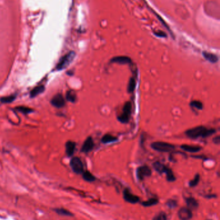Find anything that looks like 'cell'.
<instances>
[{"label": "cell", "instance_id": "e0dca14e", "mask_svg": "<svg viewBox=\"0 0 220 220\" xmlns=\"http://www.w3.org/2000/svg\"><path fill=\"white\" fill-rule=\"evenodd\" d=\"M117 140V137H116L114 136H112L109 134L105 135L103 137H102V139L101 140V142L105 144H109V143H112V142H115Z\"/></svg>", "mask_w": 220, "mask_h": 220}, {"label": "cell", "instance_id": "5b68a950", "mask_svg": "<svg viewBox=\"0 0 220 220\" xmlns=\"http://www.w3.org/2000/svg\"><path fill=\"white\" fill-rule=\"evenodd\" d=\"M70 166L73 171L76 174H81L83 172V164L78 157H73L72 158Z\"/></svg>", "mask_w": 220, "mask_h": 220}, {"label": "cell", "instance_id": "6da1fadb", "mask_svg": "<svg viewBox=\"0 0 220 220\" xmlns=\"http://www.w3.org/2000/svg\"><path fill=\"white\" fill-rule=\"evenodd\" d=\"M216 132L215 129H207L205 126H198L192 127L185 131L186 135L191 139H198L199 137L207 138L212 135Z\"/></svg>", "mask_w": 220, "mask_h": 220}, {"label": "cell", "instance_id": "ffe728a7", "mask_svg": "<svg viewBox=\"0 0 220 220\" xmlns=\"http://www.w3.org/2000/svg\"><path fill=\"white\" fill-rule=\"evenodd\" d=\"M136 80L134 79V78L131 77L129 82V85H128L127 88L128 92H129V93H132V92L134 91L136 88Z\"/></svg>", "mask_w": 220, "mask_h": 220}, {"label": "cell", "instance_id": "9c48e42d", "mask_svg": "<svg viewBox=\"0 0 220 220\" xmlns=\"http://www.w3.org/2000/svg\"><path fill=\"white\" fill-rule=\"evenodd\" d=\"M124 198L125 199V200L127 202H129L130 203H136L140 200V198H138L137 196L134 195L132 194L130 191L129 189H125V191H124Z\"/></svg>", "mask_w": 220, "mask_h": 220}, {"label": "cell", "instance_id": "44dd1931", "mask_svg": "<svg viewBox=\"0 0 220 220\" xmlns=\"http://www.w3.org/2000/svg\"><path fill=\"white\" fill-rule=\"evenodd\" d=\"M66 98L67 100L71 102H75L76 100V95L75 92L73 90H69L66 92Z\"/></svg>", "mask_w": 220, "mask_h": 220}, {"label": "cell", "instance_id": "277c9868", "mask_svg": "<svg viewBox=\"0 0 220 220\" xmlns=\"http://www.w3.org/2000/svg\"><path fill=\"white\" fill-rule=\"evenodd\" d=\"M132 110V104L129 101L126 102L124 107H123V113L117 117V120L123 124L128 123L129 121Z\"/></svg>", "mask_w": 220, "mask_h": 220}, {"label": "cell", "instance_id": "484cf974", "mask_svg": "<svg viewBox=\"0 0 220 220\" xmlns=\"http://www.w3.org/2000/svg\"><path fill=\"white\" fill-rule=\"evenodd\" d=\"M18 111L22 112V113H24V114H28L29 113H30V112L32 111V110L29 108V107H25V106H18L16 108Z\"/></svg>", "mask_w": 220, "mask_h": 220}, {"label": "cell", "instance_id": "2e32d148", "mask_svg": "<svg viewBox=\"0 0 220 220\" xmlns=\"http://www.w3.org/2000/svg\"><path fill=\"white\" fill-rule=\"evenodd\" d=\"M44 90H45L44 86H43V85L38 86L36 87H35V88L31 91H30V96L31 98H34L35 97H36L38 95H39L40 94L43 93Z\"/></svg>", "mask_w": 220, "mask_h": 220}, {"label": "cell", "instance_id": "8992f818", "mask_svg": "<svg viewBox=\"0 0 220 220\" xmlns=\"http://www.w3.org/2000/svg\"><path fill=\"white\" fill-rule=\"evenodd\" d=\"M151 174H152L151 169L147 166H140L138 167L136 170L137 178L139 179L140 180H144L145 178L150 176L151 175Z\"/></svg>", "mask_w": 220, "mask_h": 220}, {"label": "cell", "instance_id": "9a60e30c", "mask_svg": "<svg viewBox=\"0 0 220 220\" xmlns=\"http://www.w3.org/2000/svg\"><path fill=\"white\" fill-rule=\"evenodd\" d=\"M65 148H66V155L69 156H72L73 155L75 151L76 143L73 141H68L66 143Z\"/></svg>", "mask_w": 220, "mask_h": 220}, {"label": "cell", "instance_id": "ac0fdd59", "mask_svg": "<svg viewBox=\"0 0 220 220\" xmlns=\"http://www.w3.org/2000/svg\"><path fill=\"white\" fill-rule=\"evenodd\" d=\"M186 202H187V205L188 209H196L198 207V202L193 198H187Z\"/></svg>", "mask_w": 220, "mask_h": 220}, {"label": "cell", "instance_id": "d6986e66", "mask_svg": "<svg viewBox=\"0 0 220 220\" xmlns=\"http://www.w3.org/2000/svg\"><path fill=\"white\" fill-rule=\"evenodd\" d=\"M83 178L85 180H86V182H94L96 180V178L95 176L91 174L89 171H85L83 172Z\"/></svg>", "mask_w": 220, "mask_h": 220}, {"label": "cell", "instance_id": "7a4b0ae2", "mask_svg": "<svg viewBox=\"0 0 220 220\" xmlns=\"http://www.w3.org/2000/svg\"><path fill=\"white\" fill-rule=\"evenodd\" d=\"M75 56H76V53L73 52V51H71V52L65 55L63 57H61V59L59 61V62L56 67V70L58 71H61L65 69L66 68H67L70 65V64L73 61Z\"/></svg>", "mask_w": 220, "mask_h": 220}, {"label": "cell", "instance_id": "603a6c76", "mask_svg": "<svg viewBox=\"0 0 220 220\" xmlns=\"http://www.w3.org/2000/svg\"><path fill=\"white\" fill-rule=\"evenodd\" d=\"M157 203H158V200L157 199L152 198V199H150L149 200L143 202L142 205L145 207H150V206H152V205H156Z\"/></svg>", "mask_w": 220, "mask_h": 220}, {"label": "cell", "instance_id": "52a82bcc", "mask_svg": "<svg viewBox=\"0 0 220 220\" xmlns=\"http://www.w3.org/2000/svg\"><path fill=\"white\" fill-rule=\"evenodd\" d=\"M178 217L181 220H190L192 217L191 210L187 207L180 209L178 212Z\"/></svg>", "mask_w": 220, "mask_h": 220}, {"label": "cell", "instance_id": "d4e9b609", "mask_svg": "<svg viewBox=\"0 0 220 220\" xmlns=\"http://www.w3.org/2000/svg\"><path fill=\"white\" fill-rule=\"evenodd\" d=\"M199 179H200V176H199V174H197V175L194 176L193 180L189 182V186L191 187L196 186L199 182Z\"/></svg>", "mask_w": 220, "mask_h": 220}, {"label": "cell", "instance_id": "4dcf8cb0", "mask_svg": "<svg viewBox=\"0 0 220 220\" xmlns=\"http://www.w3.org/2000/svg\"><path fill=\"white\" fill-rule=\"evenodd\" d=\"M212 140H213V142L214 143V144H219V143H220V136L218 135L216 136H215L214 139H212Z\"/></svg>", "mask_w": 220, "mask_h": 220}, {"label": "cell", "instance_id": "7402d4cb", "mask_svg": "<svg viewBox=\"0 0 220 220\" xmlns=\"http://www.w3.org/2000/svg\"><path fill=\"white\" fill-rule=\"evenodd\" d=\"M16 95H11L9 96L2 97V98L0 99V100H1V102H3V103H10V102H13L15 100V99H16Z\"/></svg>", "mask_w": 220, "mask_h": 220}, {"label": "cell", "instance_id": "cb8c5ba5", "mask_svg": "<svg viewBox=\"0 0 220 220\" xmlns=\"http://www.w3.org/2000/svg\"><path fill=\"white\" fill-rule=\"evenodd\" d=\"M191 106L195 107V108L198 109V110H202L203 107V105L202 104V102L199 101V100H193L190 103Z\"/></svg>", "mask_w": 220, "mask_h": 220}, {"label": "cell", "instance_id": "4fadbf2b", "mask_svg": "<svg viewBox=\"0 0 220 220\" xmlns=\"http://www.w3.org/2000/svg\"><path fill=\"white\" fill-rule=\"evenodd\" d=\"M202 54L204 58L211 63H216L219 60L218 57L216 54L207 52L206 51H203Z\"/></svg>", "mask_w": 220, "mask_h": 220}, {"label": "cell", "instance_id": "5bb4252c", "mask_svg": "<svg viewBox=\"0 0 220 220\" xmlns=\"http://www.w3.org/2000/svg\"><path fill=\"white\" fill-rule=\"evenodd\" d=\"M181 149L183 151H187V152H190V153H198L202 149V147L200 146H191V145H187V144H184L181 146Z\"/></svg>", "mask_w": 220, "mask_h": 220}, {"label": "cell", "instance_id": "83f0119b", "mask_svg": "<svg viewBox=\"0 0 220 220\" xmlns=\"http://www.w3.org/2000/svg\"><path fill=\"white\" fill-rule=\"evenodd\" d=\"M56 212H57L58 214H61V215H64V216H71L72 214L70 212H69L68 211L65 209H57L56 210Z\"/></svg>", "mask_w": 220, "mask_h": 220}, {"label": "cell", "instance_id": "f1b7e54d", "mask_svg": "<svg viewBox=\"0 0 220 220\" xmlns=\"http://www.w3.org/2000/svg\"><path fill=\"white\" fill-rule=\"evenodd\" d=\"M167 205L171 208V209H174L177 207V202L175 200H172V199H170L168 200L167 203Z\"/></svg>", "mask_w": 220, "mask_h": 220}, {"label": "cell", "instance_id": "30bf717a", "mask_svg": "<svg viewBox=\"0 0 220 220\" xmlns=\"http://www.w3.org/2000/svg\"><path fill=\"white\" fill-rule=\"evenodd\" d=\"M110 62L112 63H118L121 64H130L132 63V59L127 56H116V57H112L110 59Z\"/></svg>", "mask_w": 220, "mask_h": 220}, {"label": "cell", "instance_id": "7c38bea8", "mask_svg": "<svg viewBox=\"0 0 220 220\" xmlns=\"http://www.w3.org/2000/svg\"><path fill=\"white\" fill-rule=\"evenodd\" d=\"M153 167H154V169L160 174L162 173H167L168 172V171L170 169L169 168H168L167 166H165L164 164H163L161 162H155L154 163H153Z\"/></svg>", "mask_w": 220, "mask_h": 220}, {"label": "cell", "instance_id": "4316f807", "mask_svg": "<svg viewBox=\"0 0 220 220\" xmlns=\"http://www.w3.org/2000/svg\"><path fill=\"white\" fill-rule=\"evenodd\" d=\"M167 215L165 212H160L154 217L152 220H167Z\"/></svg>", "mask_w": 220, "mask_h": 220}, {"label": "cell", "instance_id": "8fae6325", "mask_svg": "<svg viewBox=\"0 0 220 220\" xmlns=\"http://www.w3.org/2000/svg\"><path fill=\"white\" fill-rule=\"evenodd\" d=\"M51 104H52L54 106L59 108V107H62L63 106H65V101L62 95L57 94L52 99Z\"/></svg>", "mask_w": 220, "mask_h": 220}, {"label": "cell", "instance_id": "f546056e", "mask_svg": "<svg viewBox=\"0 0 220 220\" xmlns=\"http://www.w3.org/2000/svg\"><path fill=\"white\" fill-rule=\"evenodd\" d=\"M154 34L156 35V36L160 37V38H166L167 37L166 34L161 31H158L157 32H154Z\"/></svg>", "mask_w": 220, "mask_h": 220}, {"label": "cell", "instance_id": "ba28073f", "mask_svg": "<svg viewBox=\"0 0 220 220\" xmlns=\"http://www.w3.org/2000/svg\"><path fill=\"white\" fill-rule=\"evenodd\" d=\"M94 147V143L93 138L91 136H89L87 139L85 140L83 146L81 147V151L83 153H87L93 150Z\"/></svg>", "mask_w": 220, "mask_h": 220}, {"label": "cell", "instance_id": "3957f363", "mask_svg": "<svg viewBox=\"0 0 220 220\" xmlns=\"http://www.w3.org/2000/svg\"><path fill=\"white\" fill-rule=\"evenodd\" d=\"M151 147L158 152L168 153L175 149V146L165 142H154L151 144Z\"/></svg>", "mask_w": 220, "mask_h": 220}]
</instances>
